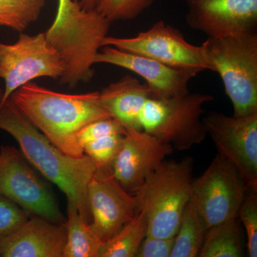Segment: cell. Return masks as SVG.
<instances>
[{
  "instance_id": "9c48e42d",
  "label": "cell",
  "mask_w": 257,
  "mask_h": 257,
  "mask_svg": "<svg viewBox=\"0 0 257 257\" xmlns=\"http://www.w3.org/2000/svg\"><path fill=\"white\" fill-rule=\"evenodd\" d=\"M103 46L114 47L145 56L172 68L190 72L196 77L200 72L209 71L203 58L201 47L189 43L178 29L163 20L135 37L106 36Z\"/></svg>"
},
{
  "instance_id": "7402d4cb",
  "label": "cell",
  "mask_w": 257,
  "mask_h": 257,
  "mask_svg": "<svg viewBox=\"0 0 257 257\" xmlns=\"http://www.w3.org/2000/svg\"><path fill=\"white\" fill-rule=\"evenodd\" d=\"M155 0H96L94 8L111 23L135 20Z\"/></svg>"
},
{
  "instance_id": "f1b7e54d",
  "label": "cell",
  "mask_w": 257,
  "mask_h": 257,
  "mask_svg": "<svg viewBox=\"0 0 257 257\" xmlns=\"http://www.w3.org/2000/svg\"><path fill=\"white\" fill-rule=\"evenodd\" d=\"M3 98H4V87L0 85V106L3 104Z\"/></svg>"
},
{
  "instance_id": "d4e9b609",
  "label": "cell",
  "mask_w": 257,
  "mask_h": 257,
  "mask_svg": "<svg viewBox=\"0 0 257 257\" xmlns=\"http://www.w3.org/2000/svg\"><path fill=\"white\" fill-rule=\"evenodd\" d=\"M30 216L28 211L0 194V243L21 227Z\"/></svg>"
},
{
  "instance_id": "83f0119b",
  "label": "cell",
  "mask_w": 257,
  "mask_h": 257,
  "mask_svg": "<svg viewBox=\"0 0 257 257\" xmlns=\"http://www.w3.org/2000/svg\"><path fill=\"white\" fill-rule=\"evenodd\" d=\"M95 1L96 0H81L79 3L83 9L89 10L94 9Z\"/></svg>"
},
{
  "instance_id": "8992f818",
  "label": "cell",
  "mask_w": 257,
  "mask_h": 257,
  "mask_svg": "<svg viewBox=\"0 0 257 257\" xmlns=\"http://www.w3.org/2000/svg\"><path fill=\"white\" fill-rule=\"evenodd\" d=\"M64 64L47 41L45 32L35 35L20 32L13 44L0 42V79L4 82L5 102L13 92L34 79L62 77Z\"/></svg>"
},
{
  "instance_id": "d6986e66",
  "label": "cell",
  "mask_w": 257,
  "mask_h": 257,
  "mask_svg": "<svg viewBox=\"0 0 257 257\" xmlns=\"http://www.w3.org/2000/svg\"><path fill=\"white\" fill-rule=\"evenodd\" d=\"M148 231L146 212L140 209L114 236L103 243L98 257L136 256Z\"/></svg>"
},
{
  "instance_id": "6da1fadb",
  "label": "cell",
  "mask_w": 257,
  "mask_h": 257,
  "mask_svg": "<svg viewBox=\"0 0 257 257\" xmlns=\"http://www.w3.org/2000/svg\"><path fill=\"white\" fill-rule=\"evenodd\" d=\"M0 130L15 138L29 163L57 185L91 224L87 189L96 171L93 161L85 154L74 157L62 152L27 119L10 97L0 106Z\"/></svg>"
},
{
  "instance_id": "7a4b0ae2",
  "label": "cell",
  "mask_w": 257,
  "mask_h": 257,
  "mask_svg": "<svg viewBox=\"0 0 257 257\" xmlns=\"http://www.w3.org/2000/svg\"><path fill=\"white\" fill-rule=\"evenodd\" d=\"M27 119L64 153L82 157L77 134L86 125L111 117L99 92L64 94L30 82L10 96Z\"/></svg>"
},
{
  "instance_id": "ffe728a7",
  "label": "cell",
  "mask_w": 257,
  "mask_h": 257,
  "mask_svg": "<svg viewBox=\"0 0 257 257\" xmlns=\"http://www.w3.org/2000/svg\"><path fill=\"white\" fill-rule=\"evenodd\" d=\"M242 256L239 217L207 229L199 257Z\"/></svg>"
},
{
  "instance_id": "30bf717a",
  "label": "cell",
  "mask_w": 257,
  "mask_h": 257,
  "mask_svg": "<svg viewBox=\"0 0 257 257\" xmlns=\"http://www.w3.org/2000/svg\"><path fill=\"white\" fill-rule=\"evenodd\" d=\"M203 121L217 154L239 171L248 188L257 190V112L236 116L211 111Z\"/></svg>"
},
{
  "instance_id": "5bb4252c",
  "label": "cell",
  "mask_w": 257,
  "mask_h": 257,
  "mask_svg": "<svg viewBox=\"0 0 257 257\" xmlns=\"http://www.w3.org/2000/svg\"><path fill=\"white\" fill-rule=\"evenodd\" d=\"M94 62L111 64L135 72L145 79L152 95L157 97H176L188 94L189 81L196 77L153 59L111 46L101 47Z\"/></svg>"
},
{
  "instance_id": "603a6c76",
  "label": "cell",
  "mask_w": 257,
  "mask_h": 257,
  "mask_svg": "<svg viewBox=\"0 0 257 257\" xmlns=\"http://www.w3.org/2000/svg\"><path fill=\"white\" fill-rule=\"evenodd\" d=\"M125 134L106 135L86 144L83 146L84 153L93 161L96 168L110 169Z\"/></svg>"
},
{
  "instance_id": "9a60e30c",
  "label": "cell",
  "mask_w": 257,
  "mask_h": 257,
  "mask_svg": "<svg viewBox=\"0 0 257 257\" xmlns=\"http://www.w3.org/2000/svg\"><path fill=\"white\" fill-rule=\"evenodd\" d=\"M66 241L65 225L31 215L0 243V256L63 257Z\"/></svg>"
},
{
  "instance_id": "e0dca14e",
  "label": "cell",
  "mask_w": 257,
  "mask_h": 257,
  "mask_svg": "<svg viewBox=\"0 0 257 257\" xmlns=\"http://www.w3.org/2000/svg\"><path fill=\"white\" fill-rule=\"evenodd\" d=\"M67 241L63 257H98L103 242L92 225L83 219L72 201L67 199L65 222Z\"/></svg>"
},
{
  "instance_id": "52a82bcc",
  "label": "cell",
  "mask_w": 257,
  "mask_h": 257,
  "mask_svg": "<svg viewBox=\"0 0 257 257\" xmlns=\"http://www.w3.org/2000/svg\"><path fill=\"white\" fill-rule=\"evenodd\" d=\"M248 189L239 171L216 154L205 172L193 179L191 199L209 229L238 218Z\"/></svg>"
},
{
  "instance_id": "5b68a950",
  "label": "cell",
  "mask_w": 257,
  "mask_h": 257,
  "mask_svg": "<svg viewBox=\"0 0 257 257\" xmlns=\"http://www.w3.org/2000/svg\"><path fill=\"white\" fill-rule=\"evenodd\" d=\"M214 100L210 94L198 92L170 98L151 95L140 111L139 126L176 150H189L205 140L204 106Z\"/></svg>"
},
{
  "instance_id": "3957f363",
  "label": "cell",
  "mask_w": 257,
  "mask_h": 257,
  "mask_svg": "<svg viewBox=\"0 0 257 257\" xmlns=\"http://www.w3.org/2000/svg\"><path fill=\"white\" fill-rule=\"evenodd\" d=\"M209 71L217 72L234 116L257 112V32L207 37L201 45Z\"/></svg>"
},
{
  "instance_id": "8fae6325",
  "label": "cell",
  "mask_w": 257,
  "mask_h": 257,
  "mask_svg": "<svg viewBox=\"0 0 257 257\" xmlns=\"http://www.w3.org/2000/svg\"><path fill=\"white\" fill-rule=\"evenodd\" d=\"M93 229L103 243L138 213V200L114 178L110 169H97L88 184Z\"/></svg>"
},
{
  "instance_id": "277c9868",
  "label": "cell",
  "mask_w": 257,
  "mask_h": 257,
  "mask_svg": "<svg viewBox=\"0 0 257 257\" xmlns=\"http://www.w3.org/2000/svg\"><path fill=\"white\" fill-rule=\"evenodd\" d=\"M194 161H164L134 192L138 211L143 209L148 221L147 235L174 237L184 208L190 200Z\"/></svg>"
},
{
  "instance_id": "2e32d148",
  "label": "cell",
  "mask_w": 257,
  "mask_h": 257,
  "mask_svg": "<svg viewBox=\"0 0 257 257\" xmlns=\"http://www.w3.org/2000/svg\"><path fill=\"white\" fill-rule=\"evenodd\" d=\"M152 95L151 89L131 75L111 82L99 92V100L111 117L126 130L141 131L138 118L144 103Z\"/></svg>"
},
{
  "instance_id": "ac0fdd59",
  "label": "cell",
  "mask_w": 257,
  "mask_h": 257,
  "mask_svg": "<svg viewBox=\"0 0 257 257\" xmlns=\"http://www.w3.org/2000/svg\"><path fill=\"white\" fill-rule=\"evenodd\" d=\"M208 228L191 199L184 208L170 257L199 256Z\"/></svg>"
},
{
  "instance_id": "4fadbf2b",
  "label": "cell",
  "mask_w": 257,
  "mask_h": 257,
  "mask_svg": "<svg viewBox=\"0 0 257 257\" xmlns=\"http://www.w3.org/2000/svg\"><path fill=\"white\" fill-rule=\"evenodd\" d=\"M173 152L170 145L150 134L128 130L111 166V175L125 190L133 194Z\"/></svg>"
},
{
  "instance_id": "484cf974",
  "label": "cell",
  "mask_w": 257,
  "mask_h": 257,
  "mask_svg": "<svg viewBox=\"0 0 257 257\" xmlns=\"http://www.w3.org/2000/svg\"><path fill=\"white\" fill-rule=\"evenodd\" d=\"M126 130L113 118L96 120L84 126L77 134V140L82 147L86 144L114 134H125Z\"/></svg>"
},
{
  "instance_id": "7c38bea8",
  "label": "cell",
  "mask_w": 257,
  "mask_h": 257,
  "mask_svg": "<svg viewBox=\"0 0 257 257\" xmlns=\"http://www.w3.org/2000/svg\"><path fill=\"white\" fill-rule=\"evenodd\" d=\"M189 28L207 37L257 32V0H185Z\"/></svg>"
},
{
  "instance_id": "44dd1931",
  "label": "cell",
  "mask_w": 257,
  "mask_h": 257,
  "mask_svg": "<svg viewBox=\"0 0 257 257\" xmlns=\"http://www.w3.org/2000/svg\"><path fill=\"white\" fill-rule=\"evenodd\" d=\"M47 0H0V28L23 32L38 20Z\"/></svg>"
},
{
  "instance_id": "ba28073f",
  "label": "cell",
  "mask_w": 257,
  "mask_h": 257,
  "mask_svg": "<svg viewBox=\"0 0 257 257\" xmlns=\"http://www.w3.org/2000/svg\"><path fill=\"white\" fill-rule=\"evenodd\" d=\"M0 194L31 215L65 224L67 216L61 211L53 193L22 152L8 145L0 147Z\"/></svg>"
},
{
  "instance_id": "cb8c5ba5",
  "label": "cell",
  "mask_w": 257,
  "mask_h": 257,
  "mask_svg": "<svg viewBox=\"0 0 257 257\" xmlns=\"http://www.w3.org/2000/svg\"><path fill=\"white\" fill-rule=\"evenodd\" d=\"M257 190L248 188L238 214L247 238L248 256H257Z\"/></svg>"
},
{
  "instance_id": "4316f807",
  "label": "cell",
  "mask_w": 257,
  "mask_h": 257,
  "mask_svg": "<svg viewBox=\"0 0 257 257\" xmlns=\"http://www.w3.org/2000/svg\"><path fill=\"white\" fill-rule=\"evenodd\" d=\"M175 242V236L157 237L147 235L140 245L137 257H170Z\"/></svg>"
}]
</instances>
